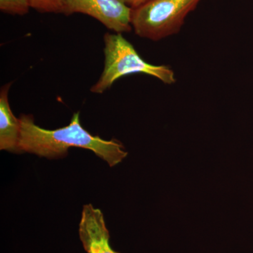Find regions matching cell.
Listing matches in <instances>:
<instances>
[{
    "label": "cell",
    "instance_id": "cell-1",
    "mask_svg": "<svg viewBox=\"0 0 253 253\" xmlns=\"http://www.w3.org/2000/svg\"><path fill=\"white\" fill-rule=\"evenodd\" d=\"M19 121V152L30 153L40 157L59 158L66 156L69 148H83L93 151L111 167L122 162L128 155L121 141L104 140L86 131L82 126L79 112L73 114L68 126L54 130L37 126L32 115L22 114Z\"/></svg>",
    "mask_w": 253,
    "mask_h": 253
},
{
    "label": "cell",
    "instance_id": "cell-2",
    "mask_svg": "<svg viewBox=\"0 0 253 253\" xmlns=\"http://www.w3.org/2000/svg\"><path fill=\"white\" fill-rule=\"evenodd\" d=\"M104 42V70L99 79L91 86V92L103 94L119 78L135 73L149 75L165 84L175 83V74L172 68L146 62L121 33H106Z\"/></svg>",
    "mask_w": 253,
    "mask_h": 253
},
{
    "label": "cell",
    "instance_id": "cell-3",
    "mask_svg": "<svg viewBox=\"0 0 253 253\" xmlns=\"http://www.w3.org/2000/svg\"><path fill=\"white\" fill-rule=\"evenodd\" d=\"M201 0H149L132 9L131 27L141 38L158 41L179 33Z\"/></svg>",
    "mask_w": 253,
    "mask_h": 253
},
{
    "label": "cell",
    "instance_id": "cell-4",
    "mask_svg": "<svg viewBox=\"0 0 253 253\" xmlns=\"http://www.w3.org/2000/svg\"><path fill=\"white\" fill-rule=\"evenodd\" d=\"M132 9L121 0H67L66 16L88 15L116 33H128L131 27Z\"/></svg>",
    "mask_w": 253,
    "mask_h": 253
},
{
    "label": "cell",
    "instance_id": "cell-5",
    "mask_svg": "<svg viewBox=\"0 0 253 253\" xmlns=\"http://www.w3.org/2000/svg\"><path fill=\"white\" fill-rule=\"evenodd\" d=\"M79 236L86 253H119L110 244V234L104 214L91 204L83 206Z\"/></svg>",
    "mask_w": 253,
    "mask_h": 253
},
{
    "label": "cell",
    "instance_id": "cell-6",
    "mask_svg": "<svg viewBox=\"0 0 253 253\" xmlns=\"http://www.w3.org/2000/svg\"><path fill=\"white\" fill-rule=\"evenodd\" d=\"M11 84H4L0 90V149L19 152L21 123L10 107L9 92Z\"/></svg>",
    "mask_w": 253,
    "mask_h": 253
},
{
    "label": "cell",
    "instance_id": "cell-7",
    "mask_svg": "<svg viewBox=\"0 0 253 253\" xmlns=\"http://www.w3.org/2000/svg\"><path fill=\"white\" fill-rule=\"evenodd\" d=\"M29 3L39 12L65 14L67 0H29Z\"/></svg>",
    "mask_w": 253,
    "mask_h": 253
},
{
    "label": "cell",
    "instance_id": "cell-8",
    "mask_svg": "<svg viewBox=\"0 0 253 253\" xmlns=\"http://www.w3.org/2000/svg\"><path fill=\"white\" fill-rule=\"evenodd\" d=\"M30 8L29 0H0V10L6 14L23 16Z\"/></svg>",
    "mask_w": 253,
    "mask_h": 253
},
{
    "label": "cell",
    "instance_id": "cell-9",
    "mask_svg": "<svg viewBox=\"0 0 253 253\" xmlns=\"http://www.w3.org/2000/svg\"><path fill=\"white\" fill-rule=\"evenodd\" d=\"M125 4L129 6L131 9H134V8L139 7L141 5L144 4L146 1L149 0H121Z\"/></svg>",
    "mask_w": 253,
    "mask_h": 253
}]
</instances>
